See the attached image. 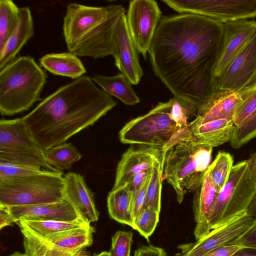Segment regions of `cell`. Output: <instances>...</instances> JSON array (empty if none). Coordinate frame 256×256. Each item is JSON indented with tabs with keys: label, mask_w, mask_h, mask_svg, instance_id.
Here are the masks:
<instances>
[{
	"label": "cell",
	"mask_w": 256,
	"mask_h": 256,
	"mask_svg": "<svg viewBox=\"0 0 256 256\" xmlns=\"http://www.w3.org/2000/svg\"><path fill=\"white\" fill-rule=\"evenodd\" d=\"M219 192L207 170L200 185L194 191L193 199L194 216L196 222L194 234L196 240L210 231V221Z\"/></svg>",
	"instance_id": "d6986e66"
},
{
	"label": "cell",
	"mask_w": 256,
	"mask_h": 256,
	"mask_svg": "<svg viewBox=\"0 0 256 256\" xmlns=\"http://www.w3.org/2000/svg\"><path fill=\"white\" fill-rule=\"evenodd\" d=\"M247 160L250 175L256 186V152L252 154Z\"/></svg>",
	"instance_id": "f6af8a7d"
},
{
	"label": "cell",
	"mask_w": 256,
	"mask_h": 256,
	"mask_svg": "<svg viewBox=\"0 0 256 256\" xmlns=\"http://www.w3.org/2000/svg\"><path fill=\"white\" fill-rule=\"evenodd\" d=\"M162 150L146 146H132L124 153L118 162L112 190L128 184L137 173L153 168L157 164L163 166Z\"/></svg>",
	"instance_id": "2e32d148"
},
{
	"label": "cell",
	"mask_w": 256,
	"mask_h": 256,
	"mask_svg": "<svg viewBox=\"0 0 256 256\" xmlns=\"http://www.w3.org/2000/svg\"><path fill=\"white\" fill-rule=\"evenodd\" d=\"M163 150L162 180L172 186L181 204L187 190L194 192L200 185L210 165L212 148L179 140L168 144Z\"/></svg>",
	"instance_id": "5b68a950"
},
{
	"label": "cell",
	"mask_w": 256,
	"mask_h": 256,
	"mask_svg": "<svg viewBox=\"0 0 256 256\" xmlns=\"http://www.w3.org/2000/svg\"><path fill=\"white\" fill-rule=\"evenodd\" d=\"M0 160L60 171L48 164L44 151L22 118L0 120Z\"/></svg>",
	"instance_id": "9c48e42d"
},
{
	"label": "cell",
	"mask_w": 256,
	"mask_h": 256,
	"mask_svg": "<svg viewBox=\"0 0 256 256\" xmlns=\"http://www.w3.org/2000/svg\"><path fill=\"white\" fill-rule=\"evenodd\" d=\"M180 14L203 16L224 24L256 17V0H162Z\"/></svg>",
	"instance_id": "30bf717a"
},
{
	"label": "cell",
	"mask_w": 256,
	"mask_h": 256,
	"mask_svg": "<svg viewBox=\"0 0 256 256\" xmlns=\"http://www.w3.org/2000/svg\"><path fill=\"white\" fill-rule=\"evenodd\" d=\"M241 102L238 92L220 90L188 124H200L221 119L232 120Z\"/></svg>",
	"instance_id": "44dd1931"
},
{
	"label": "cell",
	"mask_w": 256,
	"mask_h": 256,
	"mask_svg": "<svg viewBox=\"0 0 256 256\" xmlns=\"http://www.w3.org/2000/svg\"><path fill=\"white\" fill-rule=\"evenodd\" d=\"M256 194V186L250 175L247 160L234 165L229 178L219 192L210 221V230L247 212Z\"/></svg>",
	"instance_id": "ba28073f"
},
{
	"label": "cell",
	"mask_w": 256,
	"mask_h": 256,
	"mask_svg": "<svg viewBox=\"0 0 256 256\" xmlns=\"http://www.w3.org/2000/svg\"><path fill=\"white\" fill-rule=\"evenodd\" d=\"M34 34V21L30 8L27 6L20 8L18 24L0 52V70L16 58Z\"/></svg>",
	"instance_id": "7402d4cb"
},
{
	"label": "cell",
	"mask_w": 256,
	"mask_h": 256,
	"mask_svg": "<svg viewBox=\"0 0 256 256\" xmlns=\"http://www.w3.org/2000/svg\"><path fill=\"white\" fill-rule=\"evenodd\" d=\"M227 244L237 245L242 248L256 249V219L242 234Z\"/></svg>",
	"instance_id": "f35d334b"
},
{
	"label": "cell",
	"mask_w": 256,
	"mask_h": 256,
	"mask_svg": "<svg viewBox=\"0 0 256 256\" xmlns=\"http://www.w3.org/2000/svg\"><path fill=\"white\" fill-rule=\"evenodd\" d=\"M20 228L25 253L28 256H90L86 248L75 250L58 247L27 229Z\"/></svg>",
	"instance_id": "cb8c5ba5"
},
{
	"label": "cell",
	"mask_w": 256,
	"mask_h": 256,
	"mask_svg": "<svg viewBox=\"0 0 256 256\" xmlns=\"http://www.w3.org/2000/svg\"><path fill=\"white\" fill-rule=\"evenodd\" d=\"M234 159L228 152H218L214 160L208 170L214 184L219 190L227 182L233 167Z\"/></svg>",
	"instance_id": "4dcf8cb0"
},
{
	"label": "cell",
	"mask_w": 256,
	"mask_h": 256,
	"mask_svg": "<svg viewBox=\"0 0 256 256\" xmlns=\"http://www.w3.org/2000/svg\"><path fill=\"white\" fill-rule=\"evenodd\" d=\"M247 212L254 219H256V194L248 207Z\"/></svg>",
	"instance_id": "7dc6e473"
},
{
	"label": "cell",
	"mask_w": 256,
	"mask_h": 256,
	"mask_svg": "<svg viewBox=\"0 0 256 256\" xmlns=\"http://www.w3.org/2000/svg\"><path fill=\"white\" fill-rule=\"evenodd\" d=\"M217 82L219 90L236 92L256 85V33Z\"/></svg>",
	"instance_id": "4fadbf2b"
},
{
	"label": "cell",
	"mask_w": 256,
	"mask_h": 256,
	"mask_svg": "<svg viewBox=\"0 0 256 256\" xmlns=\"http://www.w3.org/2000/svg\"><path fill=\"white\" fill-rule=\"evenodd\" d=\"M92 80L108 94L116 97L126 105L132 106L140 102V98L132 86V83L122 73L113 76L96 74Z\"/></svg>",
	"instance_id": "d4e9b609"
},
{
	"label": "cell",
	"mask_w": 256,
	"mask_h": 256,
	"mask_svg": "<svg viewBox=\"0 0 256 256\" xmlns=\"http://www.w3.org/2000/svg\"><path fill=\"white\" fill-rule=\"evenodd\" d=\"M95 230L90 224L58 232L48 236L47 242L64 248L82 250L90 246L93 242ZM44 239V238H43Z\"/></svg>",
	"instance_id": "4316f807"
},
{
	"label": "cell",
	"mask_w": 256,
	"mask_h": 256,
	"mask_svg": "<svg viewBox=\"0 0 256 256\" xmlns=\"http://www.w3.org/2000/svg\"><path fill=\"white\" fill-rule=\"evenodd\" d=\"M223 32V24L203 16H164L148 50L155 75L195 118L220 91L214 72Z\"/></svg>",
	"instance_id": "6da1fadb"
},
{
	"label": "cell",
	"mask_w": 256,
	"mask_h": 256,
	"mask_svg": "<svg viewBox=\"0 0 256 256\" xmlns=\"http://www.w3.org/2000/svg\"><path fill=\"white\" fill-rule=\"evenodd\" d=\"M42 67L58 76L77 79L86 72V68L78 57L70 52L51 53L40 59Z\"/></svg>",
	"instance_id": "603a6c76"
},
{
	"label": "cell",
	"mask_w": 256,
	"mask_h": 256,
	"mask_svg": "<svg viewBox=\"0 0 256 256\" xmlns=\"http://www.w3.org/2000/svg\"><path fill=\"white\" fill-rule=\"evenodd\" d=\"M125 12L120 4L92 6L69 4L62 24L68 52L94 59L112 56L114 32Z\"/></svg>",
	"instance_id": "3957f363"
},
{
	"label": "cell",
	"mask_w": 256,
	"mask_h": 256,
	"mask_svg": "<svg viewBox=\"0 0 256 256\" xmlns=\"http://www.w3.org/2000/svg\"><path fill=\"white\" fill-rule=\"evenodd\" d=\"M235 126L232 120L221 119L204 124L190 125L180 130L168 144L179 140H188L201 147L218 146L230 142Z\"/></svg>",
	"instance_id": "e0dca14e"
},
{
	"label": "cell",
	"mask_w": 256,
	"mask_h": 256,
	"mask_svg": "<svg viewBox=\"0 0 256 256\" xmlns=\"http://www.w3.org/2000/svg\"><path fill=\"white\" fill-rule=\"evenodd\" d=\"M170 116L180 130L188 126V119L194 116L190 108L182 101L175 98H172Z\"/></svg>",
	"instance_id": "74e56055"
},
{
	"label": "cell",
	"mask_w": 256,
	"mask_h": 256,
	"mask_svg": "<svg viewBox=\"0 0 256 256\" xmlns=\"http://www.w3.org/2000/svg\"><path fill=\"white\" fill-rule=\"evenodd\" d=\"M242 247L234 244H226L210 252L204 256H232Z\"/></svg>",
	"instance_id": "7bdbcfd3"
},
{
	"label": "cell",
	"mask_w": 256,
	"mask_h": 256,
	"mask_svg": "<svg viewBox=\"0 0 256 256\" xmlns=\"http://www.w3.org/2000/svg\"><path fill=\"white\" fill-rule=\"evenodd\" d=\"M4 208L13 216L16 223L22 220L60 221L83 220L72 205L64 200L51 203Z\"/></svg>",
	"instance_id": "ffe728a7"
},
{
	"label": "cell",
	"mask_w": 256,
	"mask_h": 256,
	"mask_svg": "<svg viewBox=\"0 0 256 256\" xmlns=\"http://www.w3.org/2000/svg\"><path fill=\"white\" fill-rule=\"evenodd\" d=\"M63 172L44 170L38 174L0 178V206H26L63 200Z\"/></svg>",
	"instance_id": "8992f818"
},
{
	"label": "cell",
	"mask_w": 256,
	"mask_h": 256,
	"mask_svg": "<svg viewBox=\"0 0 256 256\" xmlns=\"http://www.w3.org/2000/svg\"><path fill=\"white\" fill-rule=\"evenodd\" d=\"M48 164L54 168L64 171L69 170L72 164L80 160L82 154L72 143H63L44 151Z\"/></svg>",
	"instance_id": "f1b7e54d"
},
{
	"label": "cell",
	"mask_w": 256,
	"mask_h": 256,
	"mask_svg": "<svg viewBox=\"0 0 256 256\" xmlns=\"http://www.w3.org/2000/svg\"><path fill=\"white\" fill-rule=\"evenodd\" d=\"M16 222L10 214L4 207L0 206V230L12 226Z\"/></svg>",
	"instance_id": "ee69618b"
},
{
	"label": "cell",
	"mask_w": 256,
	"mask_h": 256,
	"mask_svg": "<svg viewBox=\"0 0 256 256\" xmlns=\"http://www.w3.org/2000/svg\"><path fill=\"white\" fill-rule=\"evenodd\" d=\"M256 137V112L248 120L236 127L230 142L231 146L238 148Z\"/></svg>",
	"instance_id": "e575fe53"
},
{
	"label": "cell",
	"mask_w": 256,
	"mask_h": 256,
	"mask_svg": "<svg viewBox=\"0 0 256 256\" xmlns=\"http://www.w3.org/2000/svg\"><path fill=\"white\" fill-rule=\"evenodd\" d=\"M126 18L136 46L146 59L162 18L159 6L154 0H132L128 4Z\"/></svg>",
	"instance_id": "8fae6325"
},
{
	"label": "cell",
	"mask_w": 256,
	"mask_h": 256,
	"mask_svg": "<svg viewBox=\"0 0 256 256\" xmlns=\"http://www.w3.org/2000/svg\"><path fill=\"white\" fill-rule=\"evenodd\" d=\"M20 8L11 0H0V52L16 28Z\"/></svg>",
	"instance_id": "f546056e"
},
{
	"label": "cell",
	"mask_w": 256,
	"mask_h": 256,
	"mask_svg": "<svg viewBox=\"0 0 256 256\" xmlns=\"http://www.w3.org/2000/svg\"><path fill=\"white\" fill-rule=\"evenodd\" d=\"M63 200L69 202L82 218L90 224L98 220L94 194L80 174L69 172L64 176Z\"/></svg>",
	"instance_id": "ac0fdd59"
},
{
	"label": "cell",
	"mask_w": 256,
	"mask_h": 256,
	"mask_svg": "<svg viewBox=\"0 0 256 256\" xmlns=\"http://www.w3.org/2000/svg\"><path fill=\"white\" fill-rule=\"evenodd\" d=\"M172 98L126 123L119 132L123 144L163 150L180 128L170 116Z\"/></svg>",
	"instance_id": "52a82bcc"
},
{
	"label": "cell",
	"mask_w": 256,
	"mask_h": 256,
	"mask_svg": "<svg viewBox=\"0 0 256 256\" xmlns=\"http://www.w3.org/2000/svg\"><path fill=\"white\" fill-rule=\"evenodd\" d=\"M152 173L148 176L139 192L132 198V212L134 222L146 208V193Z\"/></svg>",
	"instance_id": "ab89813d"
},
{
	"label": "cell",
	"mask_w": 256,
	"mask_h": 256,
	"mask_svg": "<svg viewBox=\"0 0 256 256\" xmlns=\"http://www.w3.org/2000/svg\"><path fill=\"white\" fill-rule=\"evenodd\" d=\"M16 224L20 228L27 229L44 239L54 233L90 224L82 219L74 221L22 220Z\"/></svg>",
	"instance_id": "83f0119b"
},
{
	"label": "cell",
	"mask_w": 256,
	"mask_h": 256,
	"mask_svg": "<svg viewBox=\"0 0 256 256\" xmlns=\"http://www.w3.org/2000/svg\"><path fill=\"white\" fill-rule=\"evenodd\" d=\"M224 24L222 43L215 68L219 77L242 51L256 33V22L243 20Z\"/></svg>",
	"instance_id": "9a60e30c"
},
{
	"label": "cell",
	"mask_w": 256,
	"mask_h": 256,
	"mask_svg": "<svg viewBox=\"0 0 256 256\" xmlns=\"http://www.w3.org/2000/svg\"><path fill=\"white\" fill-rule=\"evenodd\" d=\"M242 102L232 122L235 127L243 124L256 112V85L238 92Z\"/></svg>",
	"instance_id": "d6a6232c"
},
{
	"label": "cell",
	"mask_w": 256,
	"mask_h": 256,
	"mask_svg": "<svg viewBox=\"0 0 256 256\" xmlns=\"http://www.w3.org/2000/svg\"><path fill=\"white\" fill-rule=\"evenodd\" d=\"M152 168L145 170L136 174L127 184L133 198L144 184L147 178L152 173Z\"/></svg>",
	"instance_id": "60d3db41"
},
{
	"label": "cell",
	"mask_w": 256,
	"mask_h": 256,
	"mask_svg": "<svg viewBox=\"0 0 256 256\" xmlns=\"http://www.w3.org/2000/svg\"><path fill=\"white\" fill-rule=\"evenodd\" d=\"M116 104L90 77L83 76L59 88L22 118L45 151L93 126Z\"/></svg>",
	"instance_id": "7a4b0ae2"
},
{
	"label": "cell",
	"mask_w": 256,
	"mask_h": 256,
	"mask_svg": "<svg viewBox=\"0 0 256 256\" xmlns=\"http://www.w3.org/2000/svg\"><path fill=\"white\" fill-rule=\"evenodd\" d=\"M132 236V232L117 231L112 237L110 256H130Z\"/></svg>",
	"instance_id": "d590c367"
},
{
	"label": "cell",
	"mask_w": 256,
	"mask_h": 256,
	"mask_svg": "<svg viewBox=\"0 0 256 256\" xmlns=\"http://www.w3.org/2000/svg\"><path fill=\"white\" fill-rule=\"evenodd\" d=\"M254 220L247 212L238 216L224 225L210 230L196 242L178 246L180 252L175 256H204L236 238L248 228Z\"/></svg>",
	"instance_id": "7c38bea8"
},
{
	"label": "cell",
	"mask_w": 256,
	"mask_h": 256,
	"mask_svg": "<svg viewBox=\"0 0 256 256\" xmlns=\"http://www.w3.org/2000/svg\"><path fill=\"white\" fill-rule=\"evenodd\" d=\"M132 194L128 184L112 190L107 198V207L110 216L119 223L134 228L132 216Z\"/></svg>",
	"instance_id": "484cf974"
},
{
	"label": "cell",
	"mask_w": 256,
	"mask_h": 256,
	"mask_svg": "<svg viewBox=\"0 0 256 256\" xmlns=\"http://www.w3.org/2000/svg\"><path fill=\"white\" fill-rule=\"evenodd\" d=\"M9 256H28L25 252L22 253L19 252H15Z\"/></svg>",
	"instance_id": "681fc988"
},
{
	"label": "cell",
	"mask_w": 256,
	"mask_h": 256,
	"mask_svg": "<svg viewBox=\"0 0 256 256\" xmlns=\"http://www.w3.org/2000/svg\"><path fill=\"white\" fill-rule=\"evenodd\" d=\"M160 213L145 208L134 220V230L149 241L159 221Z\"/></svg>",
	"instance_id": "836d02e7"
},
{
	"label": "cell",
	"mask_w": 256,
	"mask_h": 256,
	"mask_svg": "<svg viewBox=\"0 0 256 256\" xmlns=\"http://www.w3.org/2000/svg\"><path fill=\"white\" fill-rule=\"evenodd\" d=\"M47 74L30 56H22L0 70V112L12 116L40 100Z\"/></svg>",
	"instance_id": "277c9868"
},
{
	"label": "cell",
	"mask_w": 256,
	"mask_h": 256,
	"mask_svg": "<svg viewBox=\"0 0 256 256\" xmlns=\"http://www.w3.org/2000/svg\"><path fill=\"white\" fill-rule=\"evenodd\" d=\"M134 256H168L162 248L152 245L143 246L136 249Z\"/></svg>",
	"instance_id": "b9f144b4"
},
{
	"label": "cell",
	"mask_w": 256,
	"mask_h": 256,
	"mask_svg": "<svg viewBox=\"0 0 256 256\" xmlns=\"http://www.w3.org/2000/svg\"><path fill=\"white\" fill-rule=\"evenodd\" d=\"M138 54L124 14L117 22L114 32L112 56L117 68L134 85L140 82L144 75Z\"/></svg>",
	"instance_id": "5bb4252c"
},
{
	"label": "cell",
	"mask_w": 256,
	"mask_h": 256,
	"mask_svg": "<svg viewBox=\"0 0 256 256\" xmlns=\"http://www.w3.org/2000/svg\"><path fill=\"white\" fill-rule=\"evenodd\" d=\"M44 170L40 168L0 160V178L22 176L38 174Z\"/></svg>",
	"instance_id": "8d00e7d4"
},
{
	"label": "cell",
	"mask_w": 256,
	"mask_h": 256,
	"mask_svg": "<svg viewBox=\"0 0 256 256\" xmlns=\"http://www.w3.org/2000/svg\"><path fill=\"white\" fill-rule=\"evenodd\" d=\"M162 174L163 166L162 163H159L152 168L146 193V208L158 213L161 209Z\"/></svg>",
	"instance_id": "1f68e13d"
},
{
	"label": "cell",
	"mask_w": 256,
	"mask_h": 256,
	"mask_svg": "<svg viewBox=\"0 0 256 256\" xmlns=\"http://www.w3.org/2000/svg\"><path fill=\"white\" fill-rule=\"evenodd\" d=\"M92 256H110V254L109 252L103 251L99 254H94Z\"/></svg>",
	"instance_id": "c3c4849f"
},
{
	"label": "cell",
	"mask_w": 256,
	"mask_h": 256,
	"mask_svg": "<svg viewBox=\"0 0 256 256\" xmlns=\"http://www.w3.org/2000/svg\"><path fill=\"white\" fill-rule=\"evenodd\" d=\"M232 256H256V249L242 248Z\"/></svg>",
	"instance_id": "bcb514c9"
}]
</instances>
